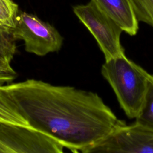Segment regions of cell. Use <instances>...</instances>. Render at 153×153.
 <instances>
[{
  "mask_svg": "<svg viewBox=\"0 0 153 153\" xmlns=\"http://www.w3.org/2000/svg\"><path fill=\"white\" fill-rule=\"evenodd\" d=\"M135 122L153 130V75L148 74V88L141 111Z\"/></svg>",
  "mask_w": 153,
  "mask_h": 153,
  "instance_id": "ba28073f",
  "label": "cell"
},
{
  "mask_svg": "<svg viewBox=\"0 0 153 153\" xmlns=\"http://www.w3.org/2000/svg\"><path fill=\"white\" fill-rule=\"evenodd\" d=\"M0 30H1V29H0ZM2 31H3V30H2Z\"/></svg>",
  "mask_w": 153,
  "mask_h": 153,
  "instance_id": "5bb4252c",
  "label": "cell"
},
{
  "mask_svg": "<svg viewBox=\"0 0 153 153\" xmlns=\"http://www.w3.org/2000/svg\"><path fill=\"white\" fill-rule=\"evenodd\" d=\"M16 50V40L11 35L0 30V61L10 63Z\"/></svg>",
  "mask_w": 153,
  "mask_h": 153,
  "instance_id": "8fae6325",
  "label": "cell"
},
{
  "mask_svg": "<svg viewBox=\"0 0 153 153\" xmlns=\"http://www.w3.org/2000/svg\"><path fill=\"white\" fill-rule=\"evenodd\" d=\"M101 74L112 88L126 116L136 119L145 101L148 72L124 54L105 60Z\"/></svg>",
  "mask_w": 153,
  "mask_h": 153,
  "instance_id": "7a4b0ae2",
  "label": "cell"
},
{
  "mask_svg": "<svg viewBox=\"0 0 153 153\" xmlns=\"http://www.w3.org/2000/svg\"><path fill=\"white\" fill-rule=\"evenodd\" d=\"M139 22L153 27V0H129Z\"/></svg>",
  "mask_w": 153,
  "mask_h": 153,
  "instance_id": "30bf717a",
  "label": "cell"
},
{
  "mask_svg": "<svg viewBox=\"0 0 153 153\" xmlns=\"http://www.w3.org/2000/svg\"><path fill=\"white\" fill-rule=\"evenodd\" d=\"M0 122L29 127L27 122L0 101Z\"/></svg>",
  "mask_w": 153,
  "mask_h": 153,
  "instance_id": "7c38bea8",
  "label": "cell"
},
{
  "mask_svg": "<svg viewBox=\"0 0 153 153\" xmlns=\"http://www.w3.org/2000/svg\"><path fill=\"white\" fill-rule=\"evenodd\" d=\"M82 153H153V130L124 121L106 138Z\"/></svg>",
  "mask_w": 153,
  "mask_h": 153,
  "instance_id": "8992f818",
  "label": "cell"
},
{
  "mask_svg": "<svg viewBox=\"0 0 153 153\" xmlns=\"http://www.w3.org/2000/svg\"><path fill=\"white\" fill-rule=\"evenodd\" d=\"M11 35L15 40L23 41L26 51L39 56L58 51L63 42V36L54 26L23 11H19Z\"/></svg>",
  "mask_w": 153,
  "mask_h": 153,
  "instance_id": "3957f363",
  "label": "cell"
},
{
  "mask_svg": "<svg viewBox=\"0 0 153 153\" xmlns=\"http://www.w3.org/2000/svg\"><path fill=\"white\" fill-rule=\"evenodd\" d=\"M0 101L73 152L102 141L124 122L96 93L41 80L1 85Z\"/></svg>",
  "mask_w": 153,
  "mask_h": 153,
  "instance_id": "6da1fadb",
  "label": "cell"
},
{
  "mask_svg": "<svg viewBox=\"0 0 153 153\" xmlns=\"http://www.w3.org/2000/svg\"><path fill=\"white\" fill-rule=\"evenodd\" d=\"M75 14L94 36L105 60L125 54L120 37V27L91 0L73 8Z\"/></svg>",
  "mask_w": 153,
  "mask_h": 153,
  "instance_id": "277c9868",
  "label": "cell"
},
{
  "mask_svg": "<svg viewBox=\"0 0 153 153\" xmlns=\"http://www.w3.org/2000/svg\"><path fill=\"white\" fill-rule=\"evenodd\" d=\"M97 6L112 20L123 32L130 36L136 35L139 21L129 0H92Z\"/></svg>",
  "mask_w": 153,
  "mask_h": 153,
  "instance_id": "52a82bcc",
  "label": "cell"
},
{
  "mask_svg": "<svg viewBox=\"0 0 153 153\" xmlns=\"http://www.w3.org/2000/svg\"><path fill=\"white\" fill-rule=\"evenodd\" d=\"M17 72L10 63L0 61V85L11 83L17 78Z\"/></svg>",
  "mask_w": 153,
  "mask_h": 153,
  "instance_id": "4fadbf2b",
  "label": "cell"
},
{
  "mask_svg": "<svg viewBox=\"0 0 153 153\" xmlns=\"http://www.w3.org/2000/svg\"><path fill=\"white\" fill-rule=\"evenodd\" d=\"M54 137L29 127L0 122V153H62Z\"/></svg>",
  "mask_w": 153,
  "mask_h": 153,
  "instance_id": "5b68a950",
  "label": "cell"
},
{
  "mask_svg": "<svg viewBox=\"0 0 153 153\" xmlns=\"http://www.w3.org/2000/svg\"><path fill=\"white\" fill-rule=\"evenodd\" d=\"M18 13V5L12 0H0V29L11 34Z\"/></svg>",
  "mask_w": 153,
  "mask_h": 153,
  "instance_id": "9c48e42d",
  "label": "cell"
}]
</instances>
